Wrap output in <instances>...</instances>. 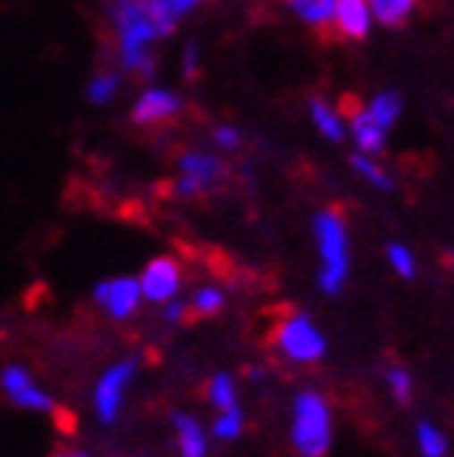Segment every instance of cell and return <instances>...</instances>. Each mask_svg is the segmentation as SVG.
<instances>
[{"instance_id": "1", "label": "cell", "mask_w": 454, "mask_h": 457, "mask_svg": "<svg viewBox=\"0 0 454 457\" xmlns=\"http://www.w3.org/2000/svg\"><path fill=\"white\" fill-rule=\"evenodd\" d=\"M114 17V36H117V62L121 71L127 75H140V79H153L156 75V55L153 46L163 39L149 17V10L143 0H117L111 10Z\"/></svg>"}, {"instance_id": "2", "label": "cell", "mask_w": 454, "mask_h": 457, "mask_svg": "<svg viewBox=\"0 0 454 457\" xmlns=\"http://www.w3.org/2000/svg\"><path fill=\"white\" fill-rule=\"evenodd\" d=\"M312 234L322 266H318V289L324 295H340L350 276V230L340 208H324L315 214Z\"/></svg>"}, {"instance_id": "3", "label": "cell", "mask_w": 454, "mask_h": 457, "mask_svg": "<svg viewBox=\"0 0 454 457\" xmlns=\"http://www.w3.org/2000/svg\"><path fill=\"white\" fill-rule=\"evenodd\" d=\"M334 441L332 403L318 389H302L292 399V422H289V445L296 457H328Z\"/></svg>"}, {"instance_id": "4", "label": "cell", "mask_w": 454, "mask_h": 457, "mask_svg": "<svg viewBox=\"0 0 454 457\" xmlns=\"http://www.w3.org/2000/svg\"><path fill=\"white\" fill-rule=\"evenodd\" d=\"M273 347L286 363L296 367H315L328 353V337L306 312H286L273 325Z\"/></svg>"}, {"instance_id": "5", "label": "cell", "mask_w": 454, "mask_h": 457, "mask_svg": "<svg viewBox=\"0 0 454 457\" xmlns=\"http://www.w3.org/2000/svg\"><path fill=\"white\" fill-rule=\"evenodd\" d=\"M227 176L224 159L205 150H189L179 156V172H175V198L192 202L214 192Z\"/></svg>"}, {"instance_id": "6", "label": "cell", "mask_w": 454, "mask_h": 457, "mask_svg": "<svg viewBox=\"0 0 454 457\" xmlns=\"http://www.w3.org/2000/svg\"><path fill=\"white\" fill-rule=\"evenodd\" d=\"M137 373H140V361H137V357H123V361L111 363V367L97 377L91 403H95V415L101 425H114L121 419L123 399L130 393Z\"/></svg>"}, {"instance_id": "7", "label": "cell", "mask_w": 454, "mask_h": 457, "mask_svg": "<svg viewBox=\"0 0 454 457\" xmlns=\"http://www.w3.org/2000/svg\"><path fill=\"white\" fill-rule=\"evenodd\" d=\"M0 393L17 405V409H23V412H36V415L55 412V399L46 393V386H39V379L23 363H7V367L0 370Z\"/></svg>"}, {"instance_id": "8", "label": "cell", "mask_w": 454, "mask_h": 457, "mask_svg": "<svg viewBox=\"0 0 454 457\" xmlns=\"http://www.w3.org/2000/svg\"><path fill=\"white\" fill-rule=\"evenodd\" d=\"M95 305L111 321H130L143 305L137 276H111V279H101L95 286Z\"/></svg>"}, {"instance_id": "9", "label": "cell", "mask_w": 454, "mask_h": 457, "mask_svg": "<svg viewBox=\"0 0 454 457\" xmlns=\"http://www.w3.org/2000/svg\"><path fill=\"white\" fill-rule=\"evenodd\" d=\"M137 282H140L143 302L166 305V302L179 299V292H182V266L172 256H153L143 266V273L137 276Z\"/></svg>"}, {"instance_id": "10", "label": "cell", "mask_w": 454, "mask_h": 457, "mask_svg": "<svg viewBox=\"0 0 454 457\" xmlns=\"http://www.w3.org/2000/svg\"><path fill=\"white\" fill-rule=\"evenodd\" d=\"M182 111L185 101L172 88H147L130 107V120L137 127H166V123L179 120Z\"/></svg>"}, {"instance_id": "11", "label": "cell", "mask_w": 454, "mask_h": 457, "mask_svg": "<svg viewBox=\"0 0 454 457\" xmlns=\"http://www.w3.org/2000/svg\"><path fill=\"white\" fill-rule=\"evenodd\" d=\"M328 27L340 36V39H350V43H364L374 29V17H370L367 0H334L332 10V23Z\"/></svg>"}, {"instance_id": "12", "label": "cell", "mask_w": 454, "mask_h": 457, "mask_svg": "<svg viewBox=\"0 0 454 457\" xmlns=\"http://www.w3.org/2000/svg\"><path fill=\"white\" fill-rule=\"evenodd\" d=\"M344 123H348V137L354 140L357 153L380 159V153L386 150V137H390V130H383V127L367 114V107H350V114Z\"/></svg>"}, {"instance_id": "13", "label": "cell", "mask_w": 454, "mask_h": 457, "mask_svg": "<svg viewBox=\"0 0 454 457\" xmlns=\"http://www.w3.org/2000/svg\"><path fill=\"white\" fill-rule=\"evenodd\" d=\"M172 431L179 457H208V428L189 412H172Z\"/></svg>"}, {"instance_id": "14", "label": "cell", "mask_w": 454, "mask_h": 457, "mask_svg": "<svg viewBox=\"0 0 454 457\" xmlns=\"http://www.w3.org/2000/svg\"><path fill=\"white\" fill-rule=\"evenodd\" d=\"M308 120H312V127L328 143H344V137H348L344 114H340L332 101H324V97H308Z\"/></svg>"}, {"instance_id": "15", "label": "cell", "mask_w": 454, "mask_h": 457, "mask_svg": "<svg viewBox=\"0 0 454 457\" xmlns=\"http://www.w3.org/2000/svg\"><path fill=\"white\" fill-rule=\"evenodd\" d=\"M367 7L374 23H380L386 29H396L409 23V17L419 7V0H367Z\"/></svg>"}, {"instance_id": "16", "label": "cell", "mask_w": 454, "mask_h": 457, "mask_svg": "<svg viewBox=\"0 0 454 457\" xmlns=\"http://www.w3.org/2000/svg\"><path fill=\"white\" fill-rule=\"evenodd\" d=\"M350 169H354V172H357V176L364 179L370 188H376V192H396V179L390 176L383 166H380V159H376V156L354 153V156H350Z\"/></svg>"}, {"instance_id": "17", "label": "cell", "mask_w": 454, "mask_h": 457, "mask_svg": "<svg viewBox=\"0 0 454 457\" xmlns=\"http://www.w3.org/2000/svg\"><path fill=\"white\" fill-rule=\"evenodd\" d=\"M416 448H419L422 457H448L451 454V438H448L445 428H438L435 422L422 419L416 425Z\"/></svg>"}, {"instance_id": "18", "label": "cell", "mask_w": 454, "mask_h": 457, "mask_svg": "<svg viewBox=\"0 0 454 457\" xmlns=\"http://www.w3.org/2000/svg\"><path fill=\"white\" fill-rule=\"evenodd\" d=\"M367 114L374 117L383 130H393L396 127V120L402 117V97H399V91H380V95H374L367 101Z\"/></svg>"}, {"instance_id": "19", "label": "cell", "mask_w": 454, "mask_h": 457, "mask_svg": "<svg viewBox=\"0 0 454 457\" xmlns=\"http://www.w3.org/2000/svg\"><path fill=\"white\" fill-rule=\"evenodd\" d=\"M286 7L296 13L306 27L312 29H324L332 23V10H334V0H286Z\"/></svg>"}, {"instance_id": "20", "label": "cell", "mask_w": 454, "mask_h": 457, "mask_svg": "<svg viewBox=\"0 0 454 457\" xmlns=\"http://www.w3.org/2000/svg\"><path fill=\"white\" fill-rule=\"evenodd\" d=\"M237 377L227 373V370H218L214 377L208 379V403L214 412H224V409H234L237 405Z\"/></svg>"}, {"instance_id": "21", "label": "cell", "mask_w": 454, "mask_h": 457, "mask_svg": "<svg viewBox=\"0 0 454 457\" xmlns=\"http://www.w3.org/2000/svg\"><path fill=\"white\" fill-rule=\"evenodd\" d=\"M185 305H189V315L214 318L224 312L227 295H224V289H218V286H201V289H195L192 302H185Z\"/></svg>"}, {"instance_id": "22", "label": "cell", "mask_w": 454, "mask_h": 457, "mask_svg": "<svg viewBox=\"0 0 454 457\" xmlns=\"http://www.w3.org/2000/svg\"><path fill=\"white\" fill-rule=\"evenodd\" d=\"M386 386H390L393 403L402 405V409H409V405L416 403V379H412L409 370L399 367V363H393V367L386 370Z\"/></svg>"}, {"instance_id": "23", "label": "cell", "mask_w": 454, "mask_h": 457, "mask_svg": "<svg viewBox=\"0 0 454 457\" xmlns=\"http://www.w3.org/2000/svg\"><path fill=\"white\" fill-rule=\"evenodd\" d=\"M386 263H390V270H393L399 279H416V273H419V260H416V253H412L406 244H399V240L386 244Z\"/></svg>"}, {"instance_id": "24", "label": "cell", "mask_w": 454, "mask_h": 457, "mask_svg": "<svg viewBox=\"0 0 454 457\" xmlns=\"http://www.w3.org/2000/svg\"><path fill=\"white\" fill-rule=\"evenodd\" d=\"M85 91L91 104H111L117 91H121V71H97L95 79L88 81Z\"/></svg>"}, {"instance_id": "25", "label": "cell", "mask_w": 454, "mask_h": 457, "mask_svg": "<svg viewBox=\"0 0 454 457\" xmlns=\"http://www.w3.org/2000/svg\"><path fill=\"white\" fill-rule=\"evenodd\" d=\"M244 412H240V405H234V409H224V412H218V419L211 422V431L208 435H214L218 441H237L240 435H244Z\"/></svg>"}, {"instance_id": "26", "label": "cell", "mask_w": 454, "mask_h": 457, "mask_svg": "<svg viewBox=\"0 0 454 457\" xmlns=\"http://www.w3.org/2000/svg\"><path fill=\"white\" fill-rule=\"evenodd\" d=\"M214 146L224 153H234L244 146V133H240V127H234V123H221V127H214Z\"/></svg>"}, {"instance_id": "27", "label": "cell", "mask_w": 454, "mask_h": 457, "mask_svg": "<svg viewBox=\"0 0 454 457\" xmlns=\"http://www.w3.org/2000/svg\"><path fill=\"white\" fill-rule=\"evenodd\" d=\"M182 75L189 81H195L201 75V53H198V46H195V43L185 46V53H182Z\"/></svg>"}, {"instance_id": "28", "label": "cell", "mask_w": 454, "mask_h": 457, "mask_svg": "<svg viewBox=\"0 0 454 457\" xmlns=\"http://www.w3.org/2000/svg\"><path fill=\"white\" fill-rule=\"evenodd\" d=\"M185 318H189V305H185V302L172 299L163 305V321H166V325H182Z\"/></svg>"}, {"instance_id": "29", "label": "cell", "mask_w": 454, "mask_h": 457, "mask_svg": "<svg viewBox=\"0 0 454 457\" xmlns=\"http://www.w3.org/2000/svg\"><path fill=\"white\" fill-rule=\"evenodd\" d=\"M166 4H169V10H172L175 17L182 20L185 13H192V10L198 7V4H205V0H166Z\"/></svg>"}, {"instance_id": "30", "label": "cell", "mask_w": 454, "mask_h": 457, "mask_svg": "<svg viewBox=\"0 0 454 457\" xmlns=\"http://www.w3.org/2000/svg\"><path fill=\"white\" fill-rule=\"evenodd\" d=\"M53 457H88L85 451H79V448H62V451H55Z\"/></svg>"}, {"instance_id": "31", "label": "cell", "mask_w": 454, "mask_h": 457, "mask_svg": "<svg viewBox=\"0 0 454 457\" xmlns=\"http://www.w3.org/2000/svg\"><path fill=\"white\" fill-rule=\"evenodd\" d=\"M247 377L254 379V383H260V379H263V370H260V367H254V370H247Z\"/></svg>"}]
</instances>
